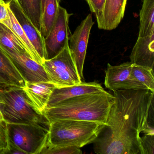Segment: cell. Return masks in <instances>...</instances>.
Instances as JSON below:
<instances>
[{
  "label": "cell",
  "instance_id": "6da1fadb",
  "mask_svg": "<svg viewBox=\"0 0 154 154\" xmlns=\"http://www.w3.org/2000/svg\"><path fill=\"white\" fill-rule=\"evenodd\" d=\"M103 133L94 140L99 154H141L140 134H154L148 122L154 92L148 90L113 91Z\"/></svg>",
  "mask_w": 154,
  "mask_h": 154
},
{
  "label": "cell",
  "instance_id": "7a4b0ae2",
  "mask_svg": "<svg viewBox=\"0 0 154 154\" xmlns=\"http://www.w3.org/2000/svg\"><path fill=\"white\" fill-rule=\"evenodd\" d=\"M113 97L105 91L83 94L47 108L43 114L49 123L66 119L95 122L106 125Z\"/></svg>",
  "mask_w": 154,
  "mask_h": 154
},
{
  "label": "cell",
  "instance_id": "3957f363",
  "mask_svg": "<svg viewBox=\"0 0 154 154\" xmlns=\"http://www.w3.org/2000/svg\"><path fill=\"white\" fill-rule=\"evenodd\" d=\"M105 126L103 123L95 122L56 120L50 122L45 146L81 148L94 142Z\"/></svg>",
  "mask_w": 154,
  "mask_h": 154
},
{
  "label": "cell",
  "instance_id": "277c9868",
  "mask_svg": "<svg viewBox=\"0 0 154 154\" xmlns=\"http://www.w3.org/2000/svg\"><path fill=\"white\" fill-rule=\"evenodd\" d=\"M0 111L7 123L33 124L49 128L43 113L35 108L22 87L0 90Z\"/></svg>",
  "mask_w": 154,
  "mask_h": 154
},
{
  "label": "cell",
  "instance_id": "5b68a950",
  "mask_svg": "<svg viewBox=\"0 0 154 154\" xmlns=\"http://www.w3.org/2000/svg\"><path fill=\"white\" fill-rule=\"evenodd\" d=\"M9 142L26 154H40L48 138L49 128L33 124L7 123Z\"/></svg>",
  "mask_w": 154,
  "mask_h": 154
},
{
  "label": "cell",
  "instance_id": "8992f818",
  "mask_svg": "<svg viewBox=\"0 0 154 154\" xmlns=\"http://www.w3.org/2000/svg\"><path fill=\"white\" fill-rule=\"evenodd\" d=\"M42 65L50 82L56 87L71 86L83 82L71 56L69 45L55 57L45 60Z\"/></svg>",
  "mask_w": 154,
  "mask_h": 154
},
{
  "label": "cell",
  "instance_id": "52a82bcc",
  "mask_svg": "<svg viewBox=\"0 0 154 154\" xmlns=\"http://www.w3.org/2000/svg\"><path fill=\"white\" fill-rule=\"evenodd\" d=\"M72 15L60 6L56 20L49 34L44 38L46 60L55 57L69 45V39L72 35L69 27V20Z\"/></svg>",
  "mask_w": 154,
  "mask_h": 154
},
{
  "label": "cell",
  "instance_id": "ba28073f",
  "mask_svg": "<svg viewBox=\"0 0 154 154\" xmlns=\"http://www.w3.org/2000/svg\"><path fill=\"white\" fill-rule=\"evenodd\" d=\"M94 24L92 15L89 14L76 28L69 39L70 53L82 81L84 80L83 68L87 45Z\"/></svg>",
  "mask_w": 154,
  "mask_h": 154
},
{
  "label": "cell",
  "instance_id": "9c48e42d",
  "mask_svg": "<svg viewBox=\"0 0 154 154\" xmlns=\"http://www.w3.org/2000/svg\"><path fill=\"white\" fill-rule=\"evenodd\" d=\"M0 48L11 59L25 82L34 83L50 82L42 64L26 54L14 52L1 46Z\"/></svg>",
  "mask_w": 154,
  "mask_h": 154
},
{
  "label": "cell",
  "instance_id": "30bf717a",
  "mask_svg": "<svg viewBox=\"0 0 154 154\" xmlns=\"http://www.w3.org/2000/svg\"><path fill=\"white\" fill-rule=\"evenodd\" d=\"M132 64L126 62L119 65L108 64L105 71L104 85L111 91L121 90H147L131 75Z\"/></svg>",
  "mask_w": 154,
  "mask_h": 154
},
{
  "label": "cell",
  "instance_id": "8fae6325",
  "mask_svg": "<svg viewBox=\"0 0 154 154\" xmlns=\"http://www.w3.org/2000/svg\"><path fill=\"white\" fill-rule=\"evenodd\" d=\"M7 2L29 40L43 63L46 60L44 38L40 32L22 11L16 0H8Z\"/></svg>",
  "mask_w": 154,
  "mask_h": 154
},
{
  "label": "cell",
  "instance_id": "7c38bea8",
  "mask_svg": "<svg viewBox=\"0 0 154 154\" xmlns=\"http://www.w3.org/2000/svg\"><path fill=\"white\" fill-rule=\"evenodd\" d=\"M104 91L105 90L101 85L95 82L88 83L82 82L80 84L71 86L56 87L50 95L46 109L50 108L63 101L72 97Z\"/></svg>",
  "mask_w": 154,
  "mask_h": 154
},
{
  "label": "cell",
  "instance_id": "4fadbf2b",
  "mask_svg": "<svg viewBox=\"0 0 154 154\" xmlns=\"http://www.w3.org/2000/svg\"><path fill=\"white\" fill-rule=\"evenodd\" d=\"M133 65L153 70L154 66V33L138 37L130 55Z\"/></svg>",
  "mask_w": 154,
  "mask_h": 154
},
{
  "label": "cell",
  "instance_id": "5bb4252c",
  "mask_svg": "<svg viewBox=\"0 0 154 154\" xmlns=\"http://www.w3.org/2000/svg\"><path fill=\"white\" fill-rule=\"evenodd\" d=\"M56 87L50 82L34 83L26 82L22 88L36 109L43 114L50 95Z\"/></svg>",
  "mask_w": 154,
  "mask_h": 154
},
{
  "label": "cell",
  "instance_id": "9a60e30c",
  "mask_svg": "<svg viewBox=\"0 0 154 154\" xmlns=\"http://www.w3.org/2000/svg\"><path fill=\"white\" fill-rule=\"evenodd\" d=\"M127 0H106L103 16V29H115L123 19Z\"/></svg>",
  "mask_w": 154,
  "mask_h": 154
},
{
  "label": "cell",
  "instance_id": "2e32d148",
  "mask_svg": "<svg viewBox=\"0 0 154 154\" xmlns=\"http://www.w3.org/2000/svg\"><path fill=\"white\" fill-rule=\"evenodd\" d=\"M0 76L9 84L24 87L25 80L20 75L8 56L0 48Z\"/></svg>",
  "mask_w": 154,
  "mask_h": 154
},
{
  "label": "cell",
  "instance_id": "e0dca14e",
  "mask_svg": "<svg viewBox=\"0 0 154 154\" xmlns=\"http://www.w3.org/2000/svg\"><path fill=\"white\" fill-rule=\"evenodd\" d=\"M3 23L8 27L17 37L18 38L25 47L29 57L38 63L42 64L43 62L42 60L37 54L35 48L26 36L21 26L11 10L9 6L8 7V17Z\"/></svg>",
  "mask_w": 154,
  "mask_h": 154
},
{
  "label": "cell",
  "instance_id": "ac0fdd59",
  "mask_svg": "<svg viewBox=\"0 0 154 154\" xmlns=\"http://www.w3.org/2000/svg\"><path fill=\"white\" fill-rule=\"evenodd\" d=\"M140 12L138 37H144L154 33V0H142Z\"/></svg>",
  "mask_w": 154,
  "mask_h": 154
},
{
  "label": "cell",
  "instance_id": "d6986e66",
  "mask_svg": "<svg viewBox=\"0 0 154 154\" xmlns=\"http://www.w3.org/2000/svg\"><path fill=\"white\" fill-rule=\"evenodd\" d=\"M61 0H46L42 15L40 33L44 38L49 34L59 11Z\"/></svg>",
  "mask_w": 154,
  "mask_h": 154
},
{
  "label": "cell",
  "instance_id": "ffe728a7",
  "mask_svg": "<svg viewBox=\"0 0 154 154\" xmlns=\"http://www.w3.org/2000/svg\"><path fill=\"white\" fill-rule=\"evenodd\" d=\"M20 8L40 32L43 15L42 0H16Z\"/></svg>",
  "mask_w": 154,
  "mask_h": 154
},
{
  "label": "cell",
  "instance_id": "44dd1931",
  "mask_svg": "<svg viewBox=\"0 0 154 154\" xmlns=\"http://www.w3.org/2000/svg\"><path fill=\"white\" fill-rule=\"evenodd\" d=\"M0 46L14 52L26 54L29 57L25 47L14 32L1 22H0Z\"/></svg>",
  "mask_w": 154,
  "mask_h": 154
},
{
  "label": "cell",
  "instance_id": "7402d4cb",
  "mask_svg": "<svg viewBox=\"0 0 154 154\" xmlns=\"http://www.w3.org/2000/svg\"><path fill=\"white\" fill-rule=\"evenodd\" d=\"M131 75L133 79L144 85L147 90L154 92L153 70L132 65Z\"/></svg>",
  "mask_w": 154,
  "mask_h": 154
},
{
  "label": "cell",
  "instance_id": "603a6c76",
  "mask_svg": "<svg viewBox=\"0 0 154 154\" xmlns=\"http://www.w3.org/2000/svg\"><path fill=\"white\" fill-rule=\"evenodd\" d=\"M89 5L90 10L95 14L98 28L103 29V16L106 0H85Z\"/></svg>",
  "mask_w": 154,
  "mask_h": 154
},
{
  "label": "cell",
  "instance_id": "cb8c5ba5",
  "mask_svg": "<svg viewBox=\"0 0 154 154\" xmlns=\"http://www.w3.org/2000/svg\"><path fill=\"white\" fill-rule=\"evenodd\" d=\"M81 149L76 147H54L45 146L40 154H82Z\"/></svg>",
  "mask_w": 154,
  "mask_h": 154
},
{
  "label": "cell",
  "instance_id": "d4e9b609",
  "mask_svg": "<svg viewBox=\"0 0 154 154\" xmlns=\"http://www.w3.org/2000/svg\"><path fill=\"white\" fill-rule=\"evenodd\" d=\"M140 137L141 154H153L154 153V134L145 133Z\"/></svg>",
  "mask_w": 154,
  "mask_h": 154
},
{
  "label": "cell",
  "instance_id": "484cf974",
  "mask_svg": "<svg viewBox=\"0 0 154 154\" xmlns=\"http://www.w3.org/2000/svg\"><path fill=\"white\" fill-rule=\"evenodd\" d=\"M7 122L0 123V154H5L9 146Z\"/></svg>",
  "mask_w": 154,
  "mask_h": 154
},
{
  "label": "cell",
  "instance_id": "4316f807",
  "mask_svg": "<svg viewBox=\"0 0 154 154\" xmlns=\"http://www.w3.org/2000/svg\"><path fill=\"white\" fill-rule=\"evenodd\" d=\"M8 4L4 0H0V22L3 23L8 17Z\"/></svg>",
  "mask_w": 154,
  "mask_h": 154
},
{
  "label": "cell",
  "instance_id": "83f0119b",
  "mask_svg": "<svg viewBox=\"0 0 154 154\" xmlns=\"http://www.w3.org/2000/svg\"><path fill=\"white\" fill-rule=\"evenodd\" d=\"M9 146L8 150L6 151V154H26L24 151L20 150L16 146H14L11 143L9 142Z\"/></svg>",
  "mask_w": 154,
  "mask_h": 154
},
{
  "label": "cell",
  "instance_id": "f1b7e54d",
  "mask_svg": "<svg viewBox=\"0 0 154 154\" xmlns=\"http://www.w3.org/2000/svg\"><path fill=\"white\" fill-rule=\"evenodd\" d=\"M11 86H14V85H11L6 84L0 83V90H4L7 88H9Z\"/></svg>",
  "mask_w": 154,
  "mask_h": 154
},
{
  "label": "cell",
  "instance_id": "f546056e",
  "mask_svg": "<svg viewBox=\"0 0 154 154\" xmlns=\"http://www.w3.org/2000/svg\"><path fill=\"white\" fill-rule=\"evenodd\" d=\"M0 83L6 84L11 85L10 84H9L6 81V80H4V79H3L1 76H0Z\"/></svg>",
  "mask_w": 154,
  "mask_h": 154
},
{
  "label": "cell",
  "instance_id": "4dcf8cb0",
  "mask_svg": "<svg viewBox=\"0 0 154 154\" xmlns=\"http://www.w3.org/2000/svg\"><path fill=\"white\" fill-rule=\"evenodd\" d=\"M3 122H5L4 119H3V116H2V113L0 111V123H2Z\"/></svg>",
  "mask_w": 154,
  "mask_h": 154
},
{
  "label": "cell",
  "instance_id": "1f68e13d",
  "mask_svg": "<svg viewBox=\"0 0 154 154\" xmlns=\"http://www.w3.org/2000/svg\"><path fill=\"white\" fill-rule=\"evenodd\" d=\"M46 0H42V8H43V13L44 11V8H45V3Z\"/></svg>",
  "mask_w": 154,
  "mask_h": 154
}]
</instances>
